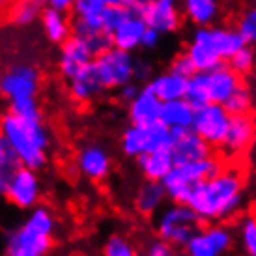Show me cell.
Here are the masks:
<instances>
[{"label": "cell", "mask_w": 256, "mask_h": 256, "mask_svg": "<svg viewBox=\"0 0 256 256\" xmlns=\"http://www.w3.org/2000/svg\"><path fill=\"white\" fill-rule=\"evenodd\" d=\"M43 6L42 0H14L12 6L8 8V19L15 26H30L42 17Z\"/></svg>", "instance_id": "cell-29"}, {"label": "cell", "mask_w": 256, "mask_h": 256, "mask_svg": "<svg viewBox=\"0 0 256 256\" xmlns=\"http://www.w3.org/2000/svg\"><path fill=\"white\" fill-rule=\"evenodd\" d=\"M226 64L230 66L234 72L240 73L242 77L249 75L256 68V49L252 45H245V47H242L238 52H234V54L230 56V60H228Z\"/></svg>", "instance_id": "cell-32"}, {"label": "cell", "mask_w": 256, "mask_h": 256, "mask_svg": "<svg viewBox=\"0 0 256 256\" xmlns=\"http://www.w3.org/2000/svg\"><path fill=\"white\" fill-rule=\"evenodd\" d=\"M204 220L185 202H170L156 215V232L174 247H185Z\"/></svg>", "instance_id": "cell-5"}, {"label": "cell", "mask_w": 256, "mask_h": 256, "mask_svg": "<svg viewBox=\"0 0 256 256\" xmlns=\"http://www.w3.org/2000/svg\"><path fill=\"white\" fill-rule=\"evenodd\" d=\"M40 22H42L43 36L54 45H62L73 36V19L70 17V12L45 8L40 17Z\"/></svg>", "instance_id": "cell-23"}, {"label": "cell", "mask_w": 256, "mask_h": 256, "mask_svg": "<svg viewBox=\"0 0 256 256\" xmlns=\"http://www.w3.org/2000/svg\"><path fill=\"white\" fill-rule=\"evenodd\" d=\"M133 14L126 4H118V6H105L101 12V26L112 34L114 30L120 26L122 22Z\"/></svg>", "instance_id": "cell-35"}, {"label": "cell", "mask_w": 256, "mask_h": 256, "mask_svg": "<svg viewBox=\"0 0 256 256\" xmlns=\"http://www.w3.org/2000/svg\"><path fill=\"white\" fill-rule=\"evenodd\" d=\"M256 142V120L252 114H234L230 118L226 136L219 150L226 157H240L247 154Z\"/></svg>", "instance_id": "cell-14"}, {"label": "cell", "mask_w": 256, "mask_h": 256, "mask_svg": "<svg viewBox=\"0 0 256 256\" xmlns=\"http://www.w3.org/2000/svg\"><path fill=\"white\" fill-rule=\"evenodd\" d=\"M224 166V163L219 157L210 156L200 161H191V163L174 164L170 174L163 180V185L166 189L168 200L170 202H187L191 191L200 184L214 176Z\"/></svg>", "instance_id": "cell-6"}, {"label": "cell", "mask_w": 256, "mask_h": 256, "mask_svg": "<svg viewBox=\"0 0 256 256\" xmlns=\"http://www.w3.org/2000/svg\"><path fill=\"white\" fill-rule=\"evenodd\" d=\"M22 163L14 146L10 144L6 136L0 133V176L2 178H10L17 168H21Z\"/></svg>", "instance_id": "cell-31"}, {"label": "cell", "mask_w": 256, "mask_h": 256, "mask_svg": "<svg viewBox=\"0 0 256 256\" xmlns=\"http://www.w3.org/2000/svg\"><path fill=\"white\" fill-rule=\"evenodd\" d=\"M182 12L192 26H212L220 17V0H182Z\"/></svg>", "instance_id": "cell-27"}, {"label": "cell", "mask_w": 256, "mask_h": 256, "mask_svg": "<svg viewBox=\"0 0 256 256\" xmlns=\"http://www.w3.org/2000/svg\"><path fill=\"white\" fill-rule=\"evenodd\" d=\"M254 8H256V6H254Z\"/></svg>", "instance_id": "cell-51"}, {"label": "cell", "mask_w": 256, "mask_h": 256, "mask_svg": "<svg viewBox=\"0 0 256 256\" xmlns=\"http://www.w3.org/2000/svg\"><path fill=\"white\" fill-rule=\"evenodd\" d=\"M172 138V129L166 128L163 122H156L152 126L129 124L120 135V150L126 157L136 159L148 152L170 150Z\"/></svg>", "instance_id": "cell-7"}, {"label": "cell", "mask_w": 256, "mask_h": 256, "mask_svg": "<svg viewBox=\"0 0 256 256\" xmlns=\"http://www.w3.org/2000/svg\"><path fill=\"white\" fill-rule=\"evenodd\" d=\"M56 228V217L49 208H32V210H28L24 222L14 230H10L4 238L6 254H49L52 245H54Z\"/></svg>", "instance_id": "cell-4"}, {"label": "cell", "mask_w": 256, "mask_h": 256, "mask_svg": "<svg viewBox=\"0 0 256 256\" xmlns=\"http://www.w3.org/2000/svg\"><path fill=\"white\" fill-rule=\"evenodd\" d=\"M230 118H232V114L228 112L224 105L208 103L194 110V122H192L191 129L194 133H198L210 146L219 148L226 136Z\"/></svg>", "instance_id": "cell-12"}, {"label": "cell", "mask_w": 256, "mask_h": 256, "mask_svg": "<svg viewBox=\"0 0 256 256\" xmlns=\"http://www.w3.org/2000/svg\"><path fill=\"white\" fill-rule=\"evenodd\" d=\"M103 256H140L126 236L110 234L103 243Z\"/></svg>", "instance_id": "cell-33"}, {"label": "cell", "mask_w": 256, "mask_h": 256, "mask_svg": "<svg viewBox=\"0 0 256 256\" xmlns=\"http://www.w3.org/2000/svg\"><path fill=\"white\" fill-rule=\"evenodd\" d=\"M136 168L144 176V180H154V182H163L170 170L174 168V157L170 150H157V152H148L144 156L135 159Z\"/></svg>", "instance_id": "cell-24"}, {"label": "cell", "mask_w": 256, "mask_h": 256, "mask_svg": "<svg viewBox=\"0 0 256 256\" xmlns=\"http://www.w3.org/2000/svg\"><path fill=\"white\" fill-rule=\"evenodd\" d=\"M152 77H154L152 64L146 62V60H136V66H135V80L136 82H148Z\"/></svg>", "instance_id": "cell-42"}, {"label": "cell", "mask_w": 256, "mask_h": 256, "mask_svg": "<svg viewBox=\"0 0 256 256\" xmlns=\"http://www.w3.org/2000/svg\"><path fill=\"white\" fill-rule=\"evenodd\" d=\"M166 189L163 182H154V180H144L142 184L136 187L133 206L144 217H156L164 206H166Z\"/></svg>", "instance_id": "cell-21"}, {"label": "cell", "mask_w": 256, "mask_h": 256, "mask_svg": "<svg viewBox=\"0 0 256 256\" xmlns=\"http://www.w3.org/2000/svg\"><path fill=\"white\" fill-rule=\"evenodd\" d=\"M21 256H49V254H21Z\"/></svg>", "instance_id": "cell-48"}, {"label": "cell", "mask_w": 256, "mask_h": 256, "mask_svg": "<svg viewBox=\"0 0 256 256\" xmlns=\"http://www.w3.org/2000/svg\"><path fill=\"white\" fill-rule=\"evenodd\" d=\"M77 0H43V6L52 8V10H60V12H72Z\"/></svg>", "instance_id": "cell-45"}, {"label": "cell", "mask_w": 256, "mask_h": 256, "mask_svg": "<svg viewBox=\"0 0 256 256\" xmlns=\"http://www.w3.org/2000/svg\"><path fill=\"white\" fill-rule=\"evenodd\" d=\"M75 168L88 182H103L112 172V157L101 142H86L75 152Z\"/></svg>", "instance_id": "cell-13"}, {"label": "cell", "mask_w": 256, "mask_h": 256, "mask_svg": "<svg viewBox=\"0 0 256 256\" xmlns=\"http://www.w3.org/2000/svg\"><path fill=\"white\" fill-rule=\"evenodd\" d=\"M154 0H126V6L136 15H144L148 12V8L152 6Z\"/></svg>", "instance_id": "cell-44"}, {"label": "cell", "mask_w": 256, "mask_h": 256, "mask_svg": "<svg viewBox=\"0 0 256 256\" xmlns=\"http://www.w3.org/2000/svg\"><path fill=\"white\" fill-rule=\"evenodd\" d=\"M144 256H174V245L157 236L156 240H152L146 245Z\"/></svg>", "instance_id": "cell-39"}, {"label": "cell", "mask_w": 256, "mask_h": 256, "mask_svg": "<svg viewBox=\"0 0 256 256\" xmlns=\"http://www.w3.org/2000/svg\"><path fill=\"white\" fill-rule=\"evenodd\" d=\"M14 114L22 116V118H43V110L40 107L38 98H30V100H21L10 103V108Z\"/></svg>", "instance_id": "cell-38"}, {"label": "cell", "mask_w": 256, "mask_h": 256, "mask_svg": "<svg viewBox=\"0 0 256 256\" xmlns=\"http://www.w3.org/2000/svg\"><path fill=\"white\" fill-rule=\"evenodd\" d=\"M94 52L90 50V47L86 45L80 38L72 36L68 42H64L60 45V50H58V60H56V68L60 77L64 78L66 82L73 78L77 73H80L84 68L94 62Z\"/></svg>", "instance_id": "cell-15"}, {"label": "cell", "mask_w": 256, "mask_h": 256, "mask_svg": "<svg viewBox=\"0 0 256 256\" xmlns=\"http://www.w3.org/2000/svg\"><path fill=\"white\" fill-rule=\"evenodd\" d=\"M0 133L10 140L24 166L43 170L49 164L52 133L43 118H22L8 110L0 114Z\"/></svg>", "instance_id": "cell-2"}, {"label": "cell", "mask_w": 256, "mask_h": 256, "mask_svg": "<svg viewBox=\"0 0 256 256\" xmlns=\"http://www.w3.org/2000/svg\"><path fill=\"white\" fill-rule=\"evenodd\" d=\"M236 238L245 256H256V214H242L236 220Z\"/></svg>", "instance_id": "cell-30"}, {"label": "cell", "mask_w": 256, "mask_h": 256, "mask_svg": "<svg viewBox=\"0 0 256 256\" xmlns=\"http://www.w3.org/2000/svg\"><path fill=\"white\" fill-rule=\"evenodd\" d=\"M136 58L133 52L110 47L103 54L94 58V68L100 75L105 90H118L120 86L135 80Z\"/></svg>", "instance_id": "cell-10"}, {"label": "cell", "mask_w": 256, "mask_h": 256, "mask_svg": "<svg viewBox=\"0 0 256 256\" xmlns=\"http://www.w3.org/2000/svg\"><path fill=\"white\" fill-rule=\"evenodd\" d=\"M172 133H174V138H172L170 154L176 164L200 161V159L214 156V146H210L192 129H180V131H172Z\"/></svg>", "instance_id": "cell-16"}, {"label": "cell", "mask_w": 256, "mask_h": 256, "mask_svg": "<svg viewBox=\"0 0 256 256\" xmlns=\"http://www.w3.org/2000/svg\"><path fill=\"white\" fill-rule=\"evenodd\" d=\"M187 82H189V77H185V75H182V73L174 72V70L168 68L166 72L154 75L146 82V86L164 103V101H174L185 98V94H187Z\"/></svg>", "instance_id": "cell-22"}, {"label": "cell", "mask_w": 256, "mask_h": 256, "mask_svg": "<svg viewBox=\"0 0 256 256\" xmlns=\"http://www.w3.org/2000/svg\"><path fill=\"white\" fill-rule=\"evenodd\" d=\"M73 36L80 38L90 47L94 56H100L105 50L114 47L110 32H107L100 24H94V22L84 21V19H75L73 17Z\"/></svg>", "instance_id": "cell-26"}, {"label": "cell", "mask_w": 256, "mask_h": 256, "mask_svg": "<svg viewBox=\"0 0 256 256\" xmlns=\"http://www.w3.org/2000/svg\"><path fill=\"white\" fill-rule=\"evenodd\" d=\"M150 28L161 32L163 36L174 34L182 26V2L180 0H154L148 12L142 15Z\"/></svg>", "instance_id": "cell-17"}, {"label": "cell", "mask_w": 256, "mask_h": 256, "mask_svg": "<svg viewBox=\"0 0 256 256\" xmlns=\"http://www.w3.org/2000/svg\"><path fill=\"white\" fill-rule=\"evenodd\" d=\"M42 2H43V0H42Z\"/></svg>", "instance_id": "cell-49"}, {"label": "cell", "mask_w": 256, "mask_h": 256, "mask_svg": "<svg viewBox=\"0 0 256 256\" xmlns=\"http://www.w3.org/2000/svg\"><path fill=\"white\" fill-rule=\"evenodd\" d=\"M252 105H254V98H252V92H250L247 86L243 84L240 86L238 90H236L230 98L226 100V103H224V107H226V110L232 116L234 114H247L250 112V108H252Z\"/></svg>", "instance_id": "cell-34"}, {"label": "cell", "mask_w": 256, "mask_h": 256, "mask_svg": "<svg viewBox=\"0 0 256 256\" xmlns=\"http://www.w3.org/2000/svg\"><path fill=\"white\" fill-rule=\"evenodd\" d=\"M146 28H148V24H146L142 15L131 14L128 19H126V21L122 22L120 26L112 32L114 47L129 50V52L140 49Z\"/></svg>", "instance_id": "cell-25"}, {"label": "cell", "mask_w": 256, "mask_h": 256, "mask_svg": "<svg viewBox=\"0 0 256 256\" xmlns=\"http://www.w3.org/2000/svg\"><path fill=\"white\" fill-rule=\"evenodd\" d=\"M236 228L226 222H208L185 245L187 256H228L234 249Z\"/></svg>", "instance_id": "cell-8"}, {"label": "cell", "mask_w": 256, "mask_h": 256, "mask_svg": "<svg viewBox=\"0 0 256 256\" xmlns=\"http://www.w3.org/2000/svg\"><path fill=\"white\" fill-rule=\"evenodd\" d=\"M161 107H163V101L159 100L148 86H142L135 100L128 103L129 124H136V126L156 124L161 118Z\"/></svg>", "instance_id": "cell-20"}, {"label": "cell", "mask_w": 256, "mask_h": 256, "mask_svg": "<svg viewBox=\"0 0 256 256\" xmlns=\"http://www.w3.org/2000/svg\"><path fill=\"white\" fill-rule=\"evenodd\" d=\"M161 38H163V34L161 32H157V30L154 28H146V32H144V38H142V49H148V50H154L159 47V43H161Z\"/></svg>", "instance_id": "cell-43"}, {"label": "cell", "mask_w": 256, "mask_h": 256, "mask_svg": "<svg viewBox=\"0 0 256 256\" xmlns=\"http://www.w3.org/2000/svg\"><path fill=\"white\" fill-rule=\"evenodd\" d=\"M204 73H206V86H208L210 103H220V105H224L228 98L240 86H243V77L238 72H234L226 62Z\"/></svg>", "instance_id": "cell-18"}, {"label": "cell", "mask_w": 256, "mask_h": 256, "mask_svg": "<svg viewBox=\"0 0 256 256\" xmlns=\"http://www.w3.org/2000/svg\"><path fill=\"white\" fill-rule=\"evenodd\" d=\"M170 70L182 73V75H185V77H191L192 73H194V68H192V64L189 62V58H187L185 52H182L180 56H176L174 60H172Z\"/></svg>", "instance_id": "cell-41"}, {"label": "cell", "mask_w": 256, "mask_h": 256, "mask_svg": "<svg viewBox=\"0 0 256 256\" xmlns=\"http://www.w3.org/2000/svg\"><path fill=\"white\" fill-rule=\"evenodd\" d=\"M40 88L42 73L36 66L17 62L0 72V98H4L8 103L38 98Z\"/></svg>", "instance_id": "cell-9"}, {"label": "cell", "mask_w": 256, "mask_h": 256, "mask_svg": "<svg viewBox=\"0 0 256 256\" xmlns=\"http://www.w3.org/2000/svg\"><path fill=\"white\" fill-rule=\"evenodd\" d=\"M43 194V184L40 178V170L22 164L6 180V196L4 198L12 206L19 210H32L40 206Z\"/></svg>", "instance_id": "cell-11"}, {"label": "cell", "mask_w": 256, "mask_h": 256, "mask_svg": "<svg viewBox=\"0 0 256 256\" xmlns=\"http://www.w3.org/2000/svg\"><path fill=\"white\" fill-rule=\"evenodd\" d=\"M105 6H118V4H126V0H98Z\"/></svg>", "instance_id": "cell-46"}, {"label": "cell", "mask_w": 256, "mask_h": 256, "mask_svg": "<svg viewBox=\"0 0 256 256\" xmlns=\"http://www.w3.org/2000/svg\"><path fill=\"white\" fill-rule=\"evenodd\" d=\"M105 4H101L98 0H77L73 6V17L75 19H84L94 24L101 26V12H103Z\"/></svg>", "instance_id": "cell-36"}, {"label": "cell", "mask_w": 256, "mask_h": 256, "mask_svg": "<svg viewBox=\"0 0 256 256\" xmlns=\"http://www.w3.org/2000/svg\"><path fill=\"white\" fill-rule=\"evenodd\" d=\"M194 110L189 101L182 98V100L164 101L161 107V118L164 126L172 131H180V129H191L192 122H194Z\"/></svg>", "instance_id": "cell-28"}, {"label": "cell", "mask_w": 256, "mask_h": 256, "mask_svg": "<svg viewBox=\"0 0 256 256\" xmlns=\"http://www.w3.org/2000/svg\"><path fill=\"white\" fill-rule=\"evenodd\" d=\"M105 92L107 90H105L100 75H98L96 68H94V62L88 68H84L80 73H77L73 78L68 80V96L75 103H78V105H84V103L98 100L101 94Z\"/></svg>", "instance_id": "cell-19"}, {"label": "cell", "mask_w": 256, "mask_h": 256, "mask_svg": "<svg viewBox=\"0 0 256 256\" xmlns=\"http://www.w3.org/2000/svg\"><path fill=\"white\" fill-rule=\"evenodd\" d=\"M4 196H6V178L0 176V198H4Z\"/></svg>", "instance_id": "cell-47"}, {"label": "cell", "mask_w": 256, "mask_h": 256, "mask_svg": "<svg viewBox=\"0 0 256 256\" xmlns=\"http://www.w3.org/2000/svg\"><path fill=\"white\" fill-rule=\"evenodd\" d=\"M236 28L240 30V34L247 42V45L256 47V8H250L247 12H243V15L240 17L238 24H236Z\"/></svg>", "instance_id": "cell-37"}, {"label": "cell", "mask_w": 256, "mask_h": 256, "mask_svg": "<svg viewBox=\"0 0 256 256\" xmlns=\"http://www.w3.org/2000/svg\"><path fill=\"white\" fill-rule=\"evenodd\" d=\"M254 49H256V47H254Z\"/></svg>", "instance_id": "cell-50"}, {"label": "cell", "mask_w": 256, "mask_h": 256, "mask_svg": "<svg viewBox=\"0 0 256 256\" xmlns=\"http://www.w3.org/2000/svg\"><path fill=\"white\" fill-rule=\"evenodd\" d=\"M245 45L247 42L243 40L238 28L226 24H212L198 26L194 30L184 52L187 54L194 72H210L228 62L230 56Z\"/></svg>", "instance_id": "cell-3"}, {"label": "cell", "mask_w": 256, "mask_h": 256, "mask_svg": "<svg viewBox=\"0 0 256 256\" xmlns=\"http://www.w3.org/2000/svg\"><path fill=\"white\" fill-rule=\"evenodd\" d=\"M140 82H136V80H131V82H128V84L120 86L116 92H118V100H120V103H124V105H128V103H131V101L136 98V94L140 92Z\"/></svg>", "instance_id": "cell-40"}, {"label": "cell", "mask_w": 256, "mask_h": 256, "mask_svg": "<svg viewBox=\"0 0 256 256\" xmlns=\"http://www.w3.org/2000/svg\"><path fill=\"white\" fill-rule=\"evenodd\" d=\"M185 204L204 222H228L238 219L247 206V178L240 166H222L200 182Z\"/></svg>", "instance_id": "cell-1"}]
</instances>
